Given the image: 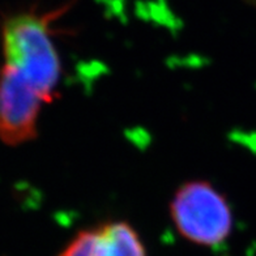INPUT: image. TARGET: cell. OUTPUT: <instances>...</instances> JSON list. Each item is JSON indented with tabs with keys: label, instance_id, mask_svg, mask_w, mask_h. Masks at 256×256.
Wrapping results in <instances>:
<instances>
[{
	"label": "cell",
	"instance_id": "1",
	"mask_svg": "<svg viewBox=\"0 0 256 256\" xmlns=\"http://www.w3.org/2000/svg\"><path fill=\"white\" fill-rule=\"evenodd\" d=\"M72 2L58 10L14 14L3 25L6 66L16 70L37 89L46 104L52 102L60 78V59L52 40L51 22L67 12Z\"/></svg>",
	"mask_w": 256,
	"mask_h": 256
},
{
	"label": "cell",
	"instance_id": "2",
	"mask_svg": "<svg viewBox=\"0 0 256 256\" xmlns=\"http://www.w3.org/2000/svg\"><path fill=\"white\" fill-rule=\"evenodd\" d=\"M170 214L186 240L200 246H218L228 240L232 229L229 202L204 180L184 183L172 198Z\"/></svg>",
	"mask_w": 256,
	"mask_h": 256
},
{
	"label": "cell",
	"instance_id": "3",
	"mask_svg": "<svg viewBox=\"0 0 256 256\" xmlns=\"http://www.w3.org/2000/svg\"><path fill=\"white\" fill-rule=\"evenodd\" d=\"M44 104L46 101L40 92L4 64L0 71V138L18 145L36 138Z\"/></svg>",
	"mask_w": 256,
	"mask_h": 256
},
{
	"label": "cell",
	"instance_id": "4",
	"mask_svg": "<svg viewBox=\"0 0 256 256\" xmlns=\"http://www.w3.org/2000/svg\"><path fill=\"white\" fill-rule=\"evenodd\" d=\"M96 256H146L138 232L124 221L108 222L97 228Z\"/></svg>",
	"mask_w": 256,
	"mask_h": 256
},
{
	"label": "cell",
	"instance_id": "5",
	"mask_svg": "<svg viewBox=\"0 0 256 256\" xmlns=\"http://www.w3.org/2000/svg\"><path fill=\"white\" fill-rule=\"evenodd\" d=\"M97 230H84L68 243L59 256H96Z\"/></svg>",
	"mask_w": 256,
	"mask_h": 256
}]
</instances>
